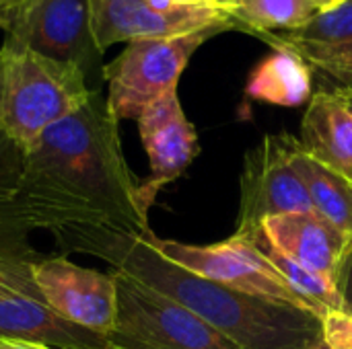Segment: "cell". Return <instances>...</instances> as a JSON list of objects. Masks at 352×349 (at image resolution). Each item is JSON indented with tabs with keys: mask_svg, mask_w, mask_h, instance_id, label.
Listing matches in <instances>:
<instances>
[{
	"mask_svg": "<svg viewBox=\"0 0 352 349\" xmlns=\"http://www.w3.org/2000/svg\"><path fill=\"white\" fill-rule=\"evenodd\" d=\"M118 123L95 88L27 150L14 202L33 230H47L56 243L93 230H151V206L124 158Z\"/></svg>",
	"mask_w": 352,
	"mask_h": 349,
	"instance_id": "cell-1",
	"label": "cell"
},
{
	"mask_svg": "<svg viewBox=\"0 0 352 349\" xmlns=\"http://www.w3.org/2000/svg\"><path fill=\"white\" fill-rule=\"evenodd\" d=\"M58 245L103 259L111 269L182 304L241 349H301L322 337V319L314 313L196 276L163 257L144 234L93 230L72 234Z\"/></svg>",
	"mask_w": 352,
	"mask_h": 349,
	"instance_id": "cell-2",
	"label": "cell"
},
{
	"mask_svg": "<svg viewBox=\"0 0 352 349\" xmlns=\"http://www.w3.org/2000/svg\"><path fill=\"white\" fill-rule=\"evenodd\" d=\"M93 91L76 66L4 39L0 47V130L25 152L47 128L76 111Z\"/></svg>",
	"mask_w": 352,
	"mask_h": 349,
	"instance_id": "cell-3",
	"label": "cell"
},
{
	"mask_svg": "<svg viewBox=\"0 0 352 349\" xmlns=\"http://www.w3.org/2000/svg\"><path fill=\"white\" fill-rule=\"evenodd\" d=\"M33 228L14 200L0 202V339L54 349H105V337L56 317L33 280L41 257L31 245Z\"/></svg>",
	"mask_w": 352,
	"mask_h": 349,
	"instance_id": "cell-4",
	"label": "cell"
},
{
	"mask_svg": "<svg viewBox=\"0 0 352 349\" xmlns=\"http://www.w3.org/2000/svg\"><path fill=\"white\" fill-rule=\"evenodd\" d=\"M118 282V323L105 349H241L206 321L111 269Z\"/></svg>",
	"mask_w": 352,
	"mask_h": 349,
	"instance_id": "cell-5",
	"label": "cell"
},
{
	"mask_svg": "<svg viewBox=\"0 0 352 349\" xmlns=\"http://www.w3.org/2000/svg\"><path fill=\"white\" fill-rule=\"evenodd\" d=\"M225 29H204L177 37L138 39L103 66L107 82V107L111 115L122 119H138L140 113L165 93L177 88L196 49Z\"/></svg>",
	"mask_w": 352,
	"mask_h": 349,
	"instance_id": "cell-6",
	"label": "cell"
},
{
	"mask_svg": "<svg viewBox=\"0 0 352 349\" xmlns=\"http://www.w3.org/2000/svg\"><path fill=\"white\" fill-rule=\"evenodd\" d=\"M6 39L45 58L72 64L87 80L103 66L91 19V0H27L2 27Z\"/></svg>",
	"mask_w": 352,
	"mask_h": 349,
	"instance_id": "cell-7",
	"label": "cell"
},
{
	"mask_svg": "<svg viewBox=\"0 0 352 349\" xmlns=\"http://www.w3.org/2000/svg\"><path fill=\"white\" fill-rule=\"evenodd\" d=\"M144 239L169 261L184 269L219 282L227 288L250 296L291 304L309 311L305 302L291 290V286L276 274V269L254 249L245 237H231L219 245H188L179 241L159 239L153 230Z\"/></svg>",
	"mask_w": 352,
	"mask_h": 349,
	"instance_id": "cell-8",
	"label": "cell"
},
{
	"mask_svg": "<svg viewBox=\"0 0 352 349\" xmlns=\"http://www.w3.org/2000/svg\"><path fill=\"white\" fill-rule=\"evenodd\" d=\"M295 136L268 134L243 158L239 177V212L235 234H248L268 218L314 212L303 179L293 167Z\"/></svg>",
	"mask_w": 352,
	"mask_h": 349,
	"instance_id": "cell-9",
	"label": "cell"
},
{
	"mask_svg": "<svg viewBox=\"0 0 352 349\" xmlns=\"http://www.w3.org/2000/svg\"><path fill=\"white\" fill-rule=\"evenodd\" d=\"M31 272L41 298L56 317L99 337L116 329L118 282L111 272L76 265L66 255L39 257Z\"/></svg>",
	"mask_w": 352,
	"mask_h": 349,
	"instance_id": "cell-10",
	"label": "cell"
},
{
	"mask_svg": "<svg viewBox=\"0 0 352 349\" xmlns=\"http://www.w3.org/2000/svg\"><path fill=\"white\" fill-rule=\"evenodd\" d=\"M93 35L101 51L113 43L161 39L204 29H239L225 6L188 4L161 12L146 0H91Z\"/></svg>",
	"mask_w": 352,
	"mask_h": 349,
	"instance_id": "cell-11",
	"label": "cell"
},
{
	"mask_svg": "<svg viewBox=\"0 0 352 349\" xmlns=\"http://www.w3.org/2000/svg\"><path fill=\"white\" fill-rule=\"evenodd\" d=\"M136 121L151 167V177L142 183V197L153 206L159 189L188 171L200 152V144L182 109L177 88L153 101Z\"/></svg>",
	"mask_w": 352,
	"mask_h": 349,
	"instance_id": "cell-12",
	"label": "cell"
},
{
	"mask_svg": "<svg viewBox=\"0 0 352 349\" xmlns=\"http://www.w3.org/2000/svg\"><path fill=\"white\" fill-rule=\"evenodd\" d=\"M301 56L311 68L336 80L338 88H352V0H342L311 16L303 27L285 35H268Z\"/></svg>",
	"mask_w": 352,
	"mask_h": 349,
	"instance_id": "cell-13",
	"label": "cell"
},
{
	"mask_svg": "<svg viewBox=\"0 0 352 349\" xmlns=\"http://www.w3.org/2000/svg\"><path fill=\"white\" fill-rule=\"evenodd\" d=\"M262 230L283 255L332 282L352 239L318 212L274 216L262 222Z\"/></svg>",
	"mask_w": 352,
	"mask_h": 349,
	"instance_id": "cell-14",
	"label": "cell"
},
{
	"mask_svg": "<svg viewBox=\"0 0 352 349\" xmlns=\"http://www.w3.org/2000/svg\"><path fill=\"white\" fill-rule=\"evenodd\" d=\"M299 142L322 165L352 181V103L346 88L320 91L309 99Z\"/></svg>",
	"mask_w": 352,
	"mask_h": 349,
	"instance_id": "cell-15",
	"label": "cell"
},
{
	"mask_svg": "<svg viewBox=\"0 0 352 349\" xmlns=\"http://www.w3.org/2000/svg\"><path fill=\"white\" fill-rule=\"evenodd\" d=\"M245 95L278 107H301L314 97L311 66L293 49L274 45V51L252 70Z\"/></svg>",
	"mask_w": 352,
	"mask_h": 349,
	"instance_id": "cell-16",
	"label": "cell"
},
{
	"mask_svg": "<svg viewBox=\"0 0 352 349\" xmlns=\"http://www.w3.org/2000/svg\"><path fill=\"white\" fill-rule=\"evenodd\" d=\"M291 160L303 179L314 212L324 216L346 237H352V181L305 152L299 138L293 140Z\"/></svg>",
	"mask_w": 352,
	"mask_h": 349,
	"instance_id": "cell-17",
	"label": "cell"
},
{
	"mask_svg": "<svg viewBox=\"0 0 352 349\" xmlns=\"http://www.w3.org/2000/svg\"><path fill=\"white\" fill-rule=\"evenodd\" d=\"M235 237H245L254 249L276 269V274L291 286V290L305 302V306L309 309V313H314L318 319H324L330 311H340V294L334 286L332 280L318 276L305 267H301L299 263H295L293 259H289L287 255H283L276 247H272V243L266 239L262 226L250 230L248 234H235Z\"/></svg>",
	"mask_w": 352,
	"mask_h": 349,
	"instance_id": "cell-18",
	"label": "cell"
},
{
	"mask_svg": "<svg viewBox=\"0 0 352 349\" xmlns=\"http://www.w3.org/2000/svg\"><path fill=\"white\" fill-rule=\"evenodd\" d=\"M225 8L237 27L266 37L276 31H295L322 12L314 0H231Z\"/></svg>",
	"mask_w": 352,
	"mask_h": 349,
	"instance_id": "cell-19",
	"label": "cell"
},
{
	"mask_svg": "<svg viewBox=\"0 0 352 349\" xmlns=\"http://www.w3.org/2000/svg\"><path fill=\"white\" fill-rule=\"evenodd\" d=\"M25 148L0 130V202L14 200L25 171Z\"/></svg>",
	"mask_w": 352,
	"mask_h": 349,
	"instance_id": "cell-20",
	"label": "cell"
},
{
	"mask_svg": "<svg viewBox=\"0 0 352 349\" xmlns=\"http://www.w3.org/2000/svg\"><path fill=\"white\" fill-rule=\"evenodd\" d=\"M322 341L330 349H352V315L330 311L322 319Z\"/></svg>",
	"mask_w": 352,
	"mask_h": 349,
	"instance_id": "cell-21",
	"label": "cell"
},
{
	"mask_svg": "<svg viewBox=\"0 0 352 349\" xmlns=\"http://www.w3.org/2000/svg\"><path fill=\"white\" fill-rule=\"evenodd\" d=\"M334 286L340 294V304H342L340 311L352 315V239L342 261H340L338 274L334 278Z\"/></svg>",
	"mask_w": 352,
	"mask_h": 349,
	"instance_id": "cell-22",
	"label": "cell"
},
{
	"mask_svg": "<svg viewBox=\"0 0 352 349\" xmlns=\"http://www.w3.org/2000/svg\"><path fill=\"white\" fill-rule=\"evenodd\" d=\"M27 0H0V16H2V27L6 25V21L25 4Z\"/></svg>",
	"mask_w": 352,
	"mask_h": 349,
	"instance_id": "cell-23",
	"label": "cell"
},
{
	"mask_svg": "<svg viewBox=\"0 0 352 349\" xmlns=\"http://www.w3.org/2000/svg\"><path fill=\"white\" fill-rule=\"evenodd\" d=\"M0 349H54L41 344H31V341H19V339H0Z\"/></svg>",
	"mask_w": 352,
	"mask_h": 349,
	"instance_id": "cell-24",
	"label": "cell"
},
{
	"mask_svg": "<svg viewBox=\"0 0 352 349\" xmlns=\"http://www.w3.org/2000/svg\"><path fill=\"white\" fill-rule=\"evenodd\" d=\"M318 6H320V10H326V8H332V6H336V0H314Z\"/></svg>",
	"mask_w": 352,
	"mask_h": 349,
	"instance_id": "cell-25",
	"label": "cell"
},
{
	"mask_svg": "<svg viewBox=\"0 0 352 349\" xmlns=\"http://www.w3.org/2000/svg\"><path fill=\"white\" fill-rule=\"evenodd\" d=\"M301 349H330L324 341H322V337L318 339V341H314V344H309L307 348H301Z\"/></svg>",
	"mask_w": 352,
	"mask_h": 349,
	"instance_id": "cell-26",
	"label": "cell"
},
{
	"mask_svg": "<svg viewBox=\"0 0 352 349\" xmlns=\"http://www.w3.org/2000/svg\"><path fill=\"white\" fill-rule=\"evenodd\" d=\"M182 4H217L214 0H177Z\"/></svg>",
	"mask_w": 352,
	"mask_h": 349,
	"instance_id": "cell-27",
	"label": "cell"
},
{
	"mask_svg": "<svg viewBox=\"0 0 352 349\" xmlns=\"http://www.w3.org/2000/svg\"><path fill=\"white\" fill-rule=\"evenodd\" d=\"M214 2H217L219 6H227V4H229L231 0H214Z\"/></svg>",
	"mask_w": 352,
	"mask_h": 349,
	"instance_id": "cell-28",
	"label": "cell"
},
{
	"mask_svg": "<svg viewBox=\"0 0 352 349\" xmlns=\"http://www.w3.org/2000/svg\"><path fill=\"white\" fill-rule=\"evenodd\" d=\"M346 91H349V88H346ZM349 97H351V103H352V93H351V91H349Z\"/></svg>",
	"mask_w": 352,
	"mask_h": 349,
	"instance_id": "cell-29",
	"label": "cell"
},
{
	"mask_svg": "<svg viewBox=\"0 0 352 349\" xmlns=\"http://www.w3.org/2000/svg\"><path fill=\"white\" fill-rule=\"evenodd\" d=\"M0 29H2V16H0Z\"/></svg>",
	"mask_w": 352,
	"mask_h": 349,
	"instance_id": "cell-30",
	"label": "cell"
},
{
	"mask_svg": "<svg viewBox=\"0 0 352 349\" xmlns=\"http://www.w3.org/2000/svg\"><path fill=\"white\" fill-rule=\"evenodd\" d=\"M338 2H342V0H336V4H338Z\"/></svg>",
	"mask_w": 352,
	"mask_h": 349,
	"instance_id": "cell-31",
	"label": "cell"
},
{
	"mask_svg": "<svg viewBox=\"0 0 352 349\" xmlns=\"http://www.w3.org/2000/svg\"><path fill=\"white\" fill-rule=\"evenodd\" d=\"M349 91H351V93H352V88H349Z\"/></svg>",
	"mask_w": 352,
	"mask_h": 349,
	"instance_id": "cell-32",
	"label": "cell"
}]
</instances>
